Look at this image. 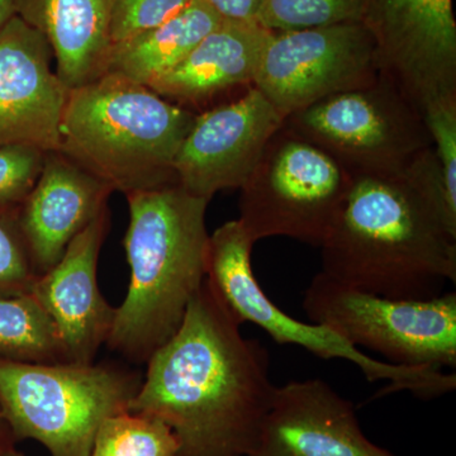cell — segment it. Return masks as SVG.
Here are the masks:
<instances>
[{
	"instance_id": "6da1fadb",
	"label": "cell",
	"mask_w": 456,
	"mask_h": 456,
	"mask_svg": "<svg viewBox=\"0 0 456 456\" xmlns=\"http://www.w3.org/2000/svg\"><path fill=\"white\" fill-rule=\"evenodd\" d=\"M241 325L206 279L178 331L147 360L128 411L169 426L176 456L253 452L277 386L268 351Z\"/></svg>"
},
{
	"instance_id": "7a4b0ae2",
	"label": "cell",
	"mask_w": 456,
	"mask_h": 456,
	"mask_svg": "<svg viewBox=\"0 0 456 456\" xmlns=\"http://www.w3.org/2000/svg\"><path fill=\"white\" fill-rule=\"evenodd\" d=\"M327 277L393 299H428L456 281V239L401 174H356L320 246Z\"/></svg>"
},
{
	"instance_id": "3957f363",
	"label": "cell",
	"mask_w": 456,
	"mask_h": 456,
	"mask_svg": "<svg viewBox=\"0 0 456 456\" xmlns=\"http://www.w3.org/2000/svg\"><path fill=\"white\" fill-rule=\"evenodd\" d=\"M130 224L125 244L131 279L107 345L126 359L147 362L178 331L207 275L209 200L178 184L126 196Z\"/></svg>"
},
{
	"instance_id": "277c9868",
	"label": "cell",
	"mask_w": 456,
	"mask_h": 456,
	"mask_svg": "<svg viewBox=\"0 0 456 456\" xmlns=\"http://www.w3.org/2000/svg\"><path fill=\"white\" fill-rule=\"evenodd\" d=\"M197 113L143 84L106 73L69 90L59 150L127 194L176 184L174 161Z\"/></svg>"
},
{
	"instance_id": "5b68a950",
	"label": "cell",
	"mask_w": 456,
	"mask_h": 456,
	"mask_svg": "<svg viewBox=\"0 0 456 456\" xmlns=\"http://www.w3.org/2000/svg\"><path fill=\"white\" fill-rule=\"evenodd\" d=\"M142 378L106 364H32L0 359V412L13 439L51 456H92L101 425L127 412Z\"/></svg>"
},
{
	"instance_id": "8992f818",
	"label": "cell",
	"mask_w": 456,
	"mask_h": 456,
	"mask_svg": "<svg viewBox=\"0 0 456 456\" xmlns=\"http://www.w3.org/2000/svg\"><path fill=\"white\" fill-rule=\"evenodd\" d=\"M255 242L240 220L226 222L209 235L206 279L231 314L241 323L251 322L281 345H297L321 359L353 362L368 382H388L377 397L410 392L419 399L443 397L455 391V374L430 368L401 367L365 355L334 330L305 323L285 314L255 278L251 251Z\"/></svg>"
},
{
	"instance_id": "52a82bcc",
	"label": "cell",
	"mask_w": 456,
	"mask_h": 456,
	"mask_svg": "<svg viewBox=\"0 0 456 456\" xmlns=\"http://www.w3.org/2000/svg\"><path fill=\"white\" fill-rule=\"evenodd\" d=\"M351 180L331 155L283 123L240 189L239 220L255 244L279 236L320 248Z\"/></svg>"
},
{
	"instance_id": "ba28073f",
	"label": "cell",
	"mask_w": 456,
	"mask_h": 456,
	"mask_svg": "<svg viewBox=\"0 0 456 456\" xmlns=\"http://www.w3.org/2000/svg\"><path fill=\"white\" fill-rule=\"evenodd\" d=\"M303 308L354 346L382 354L401 367H456V293L393 299L347 287L322 272L312 279Z\"/></svg>"
},
{
	"instance_id": "9c48e42d",
	"label": "cell",
	"mask_w": 456,
	"mask_h": 456,
	"mask_svg": "<svg viewBox=\"0 0 456 456\" xmlns=\"http://www.w3.org/2000/svg\"><path fill=\"white\" fill-rule=\"evenodd\" d=\"M356 174H401L432 146L424 116L392 77L380 71L374 82L330 95L284 119Z\"/></svg>"
},
{
	"instance_id": "30bf717a",
	"label": "cell",
	"mask_w": 456,
	"mask_h": 456,
	"mask_svg": "<svg viewBox=\"0 0 456 456\" xmlns=\"http://www.w3.org/2000/svg\"><path fill=\"white\" fill-rule=\"evenodd\" d=\"M377 44L364 22L272 32L254 86L284 118L330 95L374 82Z\"/></svg>"
},
{
	"instance_id": "8fae6325",
	"label": "cell",
	"mask_w": 456,
	"mask_h": 456,
	"mask_svg": "<svg viewBox=\"0 0 456 456\" xmlns=\"http://www.w3.org/2000/svg\"><path fill=\"white\" fill-rule=\"evenodd\" d=\"M284 119L255 86L198 113L174 161L176 184L209 202L224 189H241Z\"/></svg>"
},
{
	"instance_id": "7c38bea8",
	"label": "cell",
	"mask_w": 456,
	"mask_h": 456,
	"mask_svg": "<svg viewBox=\"0 0 456 456\" xmlns=\"http://www.w3.org/2000/svg\"><path fill=\"white\" fill-rule=\"evenodd\" d=\"M365 25L378 59L413 97L456 86V23L452 0H373Z\"/></svg>"
},
{
	"instance_id": "4fadbf2b",
	"label": "cell",
	"mask_w": 456,
	"mask_h": 456,
	"mask_svg": "<svg viewBox=\"0 0 456 456\" xmlns=\"http://www.w3.org/2000/svg\"><path fill=\"white\" fill-rule=\"evenodd\" d=\"M49 42L14 16L0 28V145L60 147L69 90L53 68Z\"/></svg>"
},
{
	"instance_id": "5bb4252c",
	"label": "cell",
	"mask_w": 456,
	"mask_h": 456,
	"mask_svg": "<svg viewBox=\"0 0 456 456\" xmlns=\"http://www.w3.org/2000/svg\"><path fill=\"white\" fill-rule=\"evenodd\" d=\"M248 456H397L365 436L350 401L322 379L277 387Z\"/></svg>"
},
{
	"instance_id": "9a60e30c",
	"label": "cell",
	"mask_w": 456,
	"mask_h": 456,
	"mask_svg": "<svg viewBox=\"0 0 456 456\" xmlns=\"http://www.w3.org/2000/svg\"><path fill=\"white\" fill-rule=\"evenodd\" d=\"M110 222L107 208L32 285V296L55 323L68 364L94 362L112 331L117 308L102 296L97 279L99 253Z\"/></svg>"
},
{
	"instance_id": "2e32d148",
	"label": "cell",
	"mask_w": 456,
	"mask_h": 456,
	"mask_svg": "<svg viewBox=\"0 0 456 456\" xmlns=\"http://www.w3.org/2000/svg\"><path fill=\"white\" fill-rule=\"evenodd\" d=\"M113 191L60 150L45 152L40 176L18 208L37 275L53 269L75 237L106 211Z\"/></svg>"
},
{
	"instance_id": "e0dca14e",
	"label": "cell",
	"mask_w": 456,
	"mask_h": 456,
	"mask_svg": "<svg viewBox=\"0 0 456 456\" xmlns=\"http://www.w3.org/2000/svg\"><path fill=\"white\" fill-rule=\"evenodd\" d=\"M272 31L259 23L222 20L196 49L149 88L176 106L202 113L254 88Z\"/></svg>"
},
{
	"instance_id": "ac0fdd59",
	"label": "cell",
	"mask_w": 456,
	"mask_h": 456,
	"mask_svg": "<svg viewBox=\"0 0 456 456\" xmlns=\"http://www.w3.org/2000/svg\"><path fill=\"white\" fill-rule=\"evenodd\" d=\"M114 0H17V16L46 38L55 70L75 89L107 73Z\"/></svg>"
},
{
	"instance_id": "d6986e66",
	"label": "cell",
	"mask_w": 456,
	"mask_h": 456,
	"mask_svg": "<svg viewBox=\"0 0 456 456\" xmlns=\"http://www.w3.org/2000/svg\"><path fill=\"white\" fill-rule=\"evenodd\" d=\"M222 20L204 0H191L163 25L113 46L107 73L149 86L178 66Z\"/></svg>"
},
{
	"instance_id": "ffe728a7",
	"label": "cell",
	"mask_w": 456,
	"mask_h": 456,
	"mask_svg": "<svg viewBox=\"0 0 456 456\" xmlns=\"http://www.w3.org/2000/svg\"><path fill=\"white\" fill-rule=\"evenodd\" d=\"M0 359L68 364L55 323L31 293L0 297Z\"/></svg>"
},
{
	"instance_id": "44dd1931",
	"label": "cell",
	"mask_w": 456,
	"mask_h": 456,
	"mask_svg": "<svg viewBox=\"0 0 456 456\" xmlns=\"http://www.w3.org/2000/svg\"><path fill=\"white\" fill-rule=\"evenodd\" d=\"M178 441L169 426L141 413H118L101 425L92 456H176Z\"/></svg>"
},
{
	"instance_id": "7402d4cb",
	"label": "cell",
	"mask_w": 456,
	"mask_h": 456,
	"mask_svg": "<svg viewBox=\"0 0 456 456\" xmlns=\"http://www.w3.org/2000/svg\"><path fill=\"white\" fill-rule=\"evenodd\" d=\"M373 0H264L259 25L272 32L364 22Z\"/></svg>"
},
{
	"instance_id": "603a6c76",
	"label": "cell",
	"mask_w": 456,
	"mask_h": 456,
	"mask_svg": "<svg viewBox=\"0 0 456 456\" xmlns=\"http://www.w3.org/2000/svg\"><path fill=\"white\" fill-rule=\"evenodd\" d=\"M18 208H0V297L31 293L38 277L20 226Z\"/></svg>"
},
{
	"instance_id": "cb8c5ba5",
	"label": "cell",
	"mask_w": 456,
	"mask_h": 456,
	"mask_svg": "<svg viewBox=\"0 0 456 456\" xmlns=\"http://www.w3.org/2000/svg\"><path fill=\"white\" fill-rule=\"evenodd\" d=\"M403 175L439 217L449 235L456 239V188L446 179L432 146L410 161Z\"/></svg>"
},
{
	"instance_id": "d4e9b609",
	"label": "cell",
	"mask_w": 456,
	"mask_h": 456,
	"mask_svg": "<svg viewBox=\"0 0 456 456\" xmlns=\"http://www.w3.org/2000/svg\"><path fill=\"white\" fill-rule=\"evenodd\" d=\"M44 150L31 145H0V208H18L40 176Z\"/></svg>"
},
{
	"instance_id": "484cf974",
	"label": "cell",
	"mask_w": 456,
	"mask_h": 456,
	"mask_svg": "<svg viewBox=\"0 0 456 456\" xmlns=\"http://www.w3.org/2000/svg\"><path fill=\"white\" fill-rule=\"evenodd\" d=\"M191 3V0H114L110 18L112 47L163 25Z\"/></svg>"
},
{
	"instance_id": "4316f807",
	"label": "cell",
	"mask_w": 456,
	"mask_h": 456,
	"mask_svg": "<svg viewBox=\"0 0 456 456\" xmlns=\"http://www.w3.org/2000/svg\"><path fill=\"white\" fill-rule=\"evenodd\" d=\"M422 116L437 160L450 184L456 188V95L426 104Z\"/></svg>"
},
{
	"instance_id": "83f0119b",
	"label": "cell",
	"mask_w": 456,
	"mask_h": 456,
	"mask_svg": "<svg viewBox=\"0 0 456 456\" xmlns=\"http://www.w3.org/2000/svg\"><path fill=\"white\" fill-rule=\"evenodd\" d=\"M224 20L259 23L264 0H204Z\"/></svg>"
},
{
	"instance_id": "f1b7e54d",
	"label": "cell",
	"mask_w": 456,
	"mask_h": 456,
	"mask_svg": "<svg viewBox=\"0 0 456 456\" xmlns=\"http://www.w3.org/2000/svg\"><path fill=\"white\" fill-rule=\"evenodd\" d=\"M17 16V0H0V28Z\"/></svg>"
},
{
	"instance_id": "f546056e",
	"label": "cell",
	"mask_w": 456,
	"mask_h": 456,
	"mask_svg": "<svg viewBox=\"0 0 456 456\" xmlns=\"http://www.w3.org/2000/svg\"><path fill=\"white\" fill-rule=\"evenodd\" d=\"M0 456H25L17 452L16 449L12 445L11 441H5V443L0 444Z\"/></svg>"
},
{
	"instance_id": "4dcf8cb0",
	"label": "cell",
	"mask_w": 456,
	"mask_h": 456,
	"mask_svg": "<svg viewBox=\"0 0 456 456\" xmlns=\"http://www.w3.org/2000/svg\"><path fill=\"white\" fill-rule=\"evenodd\" d=\"M9 434H11V430H9L7 422L4 421L2 412H0V444L11 441V437H8Z\"/></svg>"
}]
</instances>
